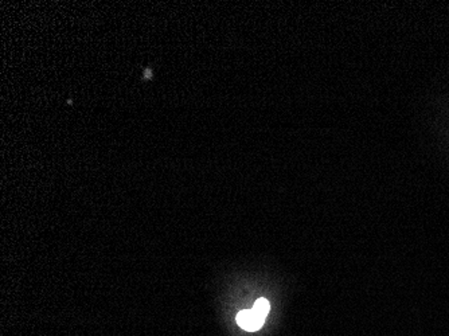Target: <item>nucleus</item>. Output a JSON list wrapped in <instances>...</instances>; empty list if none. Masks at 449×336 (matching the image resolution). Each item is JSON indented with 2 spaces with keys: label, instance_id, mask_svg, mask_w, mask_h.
Listing matches in <instances>:
<instances>
[{
  "label": "nucleus",
  "instance_id": "1",
  "mask_svg": "<svg viewBox=\"0 0 449 336\" xmlns=\"http://www.w3.org/2000/svg\"><path fill=\"white\" fill-rule=\"evenodd\" d=\"M237 324L245 331H249V332H254V331H259L261 328L264 323H265V318L259 315L257 312L254 311L253 308L251 310H245V311H241L236 318Z\"/></svg>",
  "mask_w": 449,
  "mask_h": 336
},
{
  "label": "nucleus",
  "instance_id": "2",
  "mask_svg": "<svg viewBox=\"0 0 449 336\" xmlns=\"http://www.w3.org/2000/svg\"><path fill=\"white\" fill-rule=\"evenodd\" d=\"M253 310L257 312L259 315H261L264 318H266V315H268L269 311H271V304H269V301L266 299H259L256 301V303H254Z\"/></svg>",
  "mask_w": 449,
  "mask_h": 336
}]
</instances>
